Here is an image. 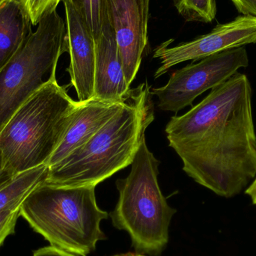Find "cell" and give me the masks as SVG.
I'll list each match as a JSON object with an SVG mask.
<instances>
[{
  "label": "cell",
  "mask_w": 256,
  "mask_h": 256,
  "mask_svg": "<svg viewBox=\"0 0 256 256\" xmlns=\"http://www.w3.org/2000/svg\"><path fill=\"white\" fill-rule=\"evenodd\" d=\"M252 97L249 78L238 72L166 126L184 171L224 198L238 195L256 177Z\"/></svg>",
  "instance_id": "cell-1"
},
{
  "label": "cell",
  "mask_w": 256,
  "mask_h": 256,
  "mask_svg": "<svg viewBox=\"0 0 256 256\" xmlns=\"http://www.w3.org/2000/svg\"><path fill=\"white\" fill-rule=\"evenodd\" d=\"M150 87L131 90L118 112L86 143L52 166L44 182L60 186H96L131 165L154 120Z\"/></svg>",
  "instance_id": "cell-2"
},
{
  "label": "cell",
  "mask_w": 256,
  "mask_h": 256,
  "mask_svg": "<svg viewBox=\"0 0 256 256\" xmlns=\"http://www.w3.org/2000/svg\"><path fill=\"white\" fill-rule=\"evenodd\" d=\"M93 186H60L42 182L20 204L22 216L51 246L88 256L106 236L100 222L108 212L98 206Z\"/></svg>",
  "instance_id": "cell-3"
},
{
  "label": "cell",
  "mask_w": 256,
  "mask_h": 256,
  "mask_svg": "<svg viewBox=\"0 0 256 256\" xmlns=\"http://www.w3.org/2000/svg\"><path fill=\"white\" fill-rule=\"evenodd\" d=\"M56 78L26 100L0 132V150L15 174L46 165L79 106Z\"/></svg>",
  "instance_id": "cell-4"
},
{
  "label": "cell",
  "mask_w": 256,
  "mask_h": 256,
  "mask_svg": "<svg viewBox=\"0 0 256 256\" xmlns=\"http://www.w3.org/2000/svg\"><path fill=\"white\" fill-rule=\"evenodd\" d=\"M158 166L159 161L144 138L130 172L126 178L116 180L120 198L110 214L114 226L129 234L136 250L154 256L160 255L166 246L172 218L177 212L161 192Z\"/></svg>",
  "instance_id": "cell-5"
},
{
  "label": "cell",
  "mask_w": 256,
  "mask_h": 256,
  "mask_svg": "<svg viewBox=\"0 0 256 256\" xmlns=\"http://www.w3.org/2000/svg\"><path fill=\"white\" fill-rule=\"evenodd\" d=\"M66 51V22L56 10L46 15L0 70V132L18 108L56 78Z\"/></svg>",
  "instance_id": "cell-6"
},
{
  "label": "cell",
  "mask_w": 256,
  "mask_h": 256,
  "mask_svg": "<svg viewBox=\"0 0 256 256\" xmlns=\"http://www.w3.org/2000/svg\"><path fill=\"white\" fill-rule=\"evenodd\" d=\"M248 66L249 57L244 46L227 50L176 70L165 86L152 88L150 93L158 97L161 110L177 114Z\"/></svg>",
  "instance_id": "cell-7"
},
{
  "label": "cell",
  "mask_w": 256,
  "mask_h": 256,
  "mask_svg": "<svg viewBox=\"0 0 256 256\" xmlns=\"http://www.w3.org/2000/svg\"><path fill=\"white\" fill-rule=\"evenodd\" d=\"M172 42H164L154 50V58L159 60L161 64L155 72V79L180 63L198 61L227 50L256 43V18L242 15L191 42L170 46Z\"/></svg>",
  "instance_id": "cell-8"
},
{
  "label": "cell",
  "mask_w": 256,
  "mask_h": 256,
  "mask_svg": "<svg viewBox=\"0 0 256 256\" xmlns=\"http://www.w3.org/2000/svg\"><path fill=\"white\" fill-rule=\"evenodd\" d=\"M150 2V0H106L108 19L130 86L138 73L147 46Z\"/></svg>",
  "instance_id": "cell-9"
},
{
  "label": "cell",
  "mask_w": 256,
  "mask_h": 256,
  "mask_svg": "<svg viewBox=\"0 0 256 256\" xmlns=\"http://www.w3.org/2000/svg\"><path fill=\"white\" fill-rule=\"evenodd\" d=\"M66 16V51L70 55L67 69L80 102L94 96L96 40L82 16L69 2L62 0Z\"/></svg>",
  "instance_id": "cell-10"
},
{
  "label": "cell",
  "mask_w": 256,
  "mask_h": 256,
  "mask_svg": "<svg viewBox=\"0 0 256 256\" xmlns=\"http://www.w3.org/2000/svg\"><path fill=\"white\" fill-rule=\"evenodd\" d=\"M126 81L115 33L106 16L100 36L96 40V76L93 98L120 102L131 90Z\"/></svg>",
  "instance_id": "cell-11"
},
{
  "label": "cell",
  "mask_w": 256,
  "mask_h": 256,
  "mask_svg": "<svg viewBox=\"0 0 256 256\" xmlns=\"http://www.w3.org/2000/svg\"><path fill=\"white\" fill-rule=\"evenodd\" d=\"M124 100L111 102L92 98L88 102H80L61 143L46 166L56 165L84 146L118 112Z\"/></svg>",
  "instance_id": "cell-12"
},
{
  "label": "cell",
  "mask_w": 256,
  "mask_h": 256,
  "mask_svg": "<svg viewBox=\"0 0 256 256\" xmlns=\"http://www.w3.org/2000/svg\"><path fill=\"white\" fill-rule=\"evenodd\" d=\"M24 0H0V70L33 32Z\"/></svg>",
  "instance_id": "cell-13"
},
{
  "label": "cell",
  "mask_w": 256,
  "mask_h": 256,
  "mask_svg": "<svg viewBox=\"0 0 256 256\" xmlns=\"http://www.w3.org/2000/svg\"><path fill=\"white\" fill-rule=\"evenodd\" d=\"M48 173V166L42 165L18 174L7 186L0 190V212L22 202L34 188L44 182Z\"/></svg>",
  "instance_id": "cell-14"
},
{
  "label": "cell",
  "mask_w": 256,
  "mask_h": 256,
  "mask_svg": "<svg viewBox=\"0 0 256 256\" xmlns=\"http://www.w3.org/2000/svg\"><path fill=\"white\" fill-rule=\"evenodd\" d=\"M76 12L82 16L97 40L108 16L106 0H68Z\"/></svg>",
  "instance_id": "cell-15"
},
{
  "label": "cell",
  "mask_w": 256,
  "mask_h": 256,
  "mask_svg": "<svg viewBox=\"0 0 256 256\" xmlns=\"http://www.w3.org/2000/svg\"><path fill=\"white\" fill-rule=\"evenodd\" d=\"M179 14L188 22H210L216 16L215 0H173Z\"/></svg>",
  "instance_id": "cell-16"
},
{
  "label": "cell",
  "mask_w": 256,
  "mask_h": 256,
  "mask_svg": "<svg viewBox=\"0 0 256 256\" xmlns=\"http://www.w3.org/2000/svg\"><path fill=\"white\" fill-rule=\"evenodd\" d=\"M62 0H24L26 8L30 15L32 26L39 22L46 15L56 10Z\"/></svg>",
  "instance_id": "cell-17"
},
{
  "label": "cell",
  "mask_w": 256,
  "mask_h": 256,
  "mask_svg": "<svg viewBox=\"0 0 256 256\" xmlns=\"http://www.w3.org/2000/svg\"><path fill=\"white\" fill-rule=\"evenodd\" d=\"M21 203L14 204L0 212V246L8 236L14 232L16 221L20 216Z\"/></svg>",
  "instance_id": "cell-18"
},
{
  "label": "cell",
  "mask_w": 256,
  "mask_h": 256,
  "mask_svg": "<svg viewBox=\"0 0 256 256\" xmlns=\"http://www.w3.org/2000/svg\"><path fill=\"white\" fill-rule=\"evenodd\" d=\"M236 8L243 15L256 18V0H231Z\"/></svg>",
  "instance_id": "cell-19"
},
{
  "label": "cell",
  "mask_w": 256,
  "mask_h": 256,
  "mask_svg": "<svg viewBox=\"0 0 256 256\" xmlns=\"http://www.w3.org/2000/svg\"><path fill=\"white\" fill-rule=\"evenodd\" d=\"M18 174H15L10 168H8L3 158L2 153L0 150V190L7 186L14 180Z\"/></svg>",
  "instance_id": "cell-20"
},
{
  "label": "cell",
  "mask_w": 256,
  "mask_h": 256,
  "mask_svg": "<svg viewBox=\"0 0 256 256\" xmlns=\"http://www.w3.org/2000/svg\"><path fill=\"white\" fill-rule=\"evenodd\" d=\"M32 256H76L66 251L58 249L55 246H50L40 248L33 252Z\"/></svg>",
  "instance_id": "cell-21"
},
{
  "label": "cell",
  "mask_w": 256,
  "mask_h": 256,
  "mask_svg": "<svg viewBox=\"0 0 256 256\" xmlns=\"http://www.w3.org/2000/svg\"><path fill=\"white\" fill-rule=\"evenodd\" d=\"M245 194L251 198L252 204L256 206V177L251 182L250 184L248 186L246 190H245Z\"/></svg>",
  "instance_id": "cell-22"
},
{
  "label": "cell",
  "mask_w": 256,
  "mask_h": 256,
  "mask_svg": "<svg viewBox=\"0 0 256 256\" xmlns=\"http://www.w3.org/2000/svg\"><path fill=\"white\" fill-rule=\"evenodd\" d=\"M112 256H146L142 254H134V252H129V254H120V255H116Z\"/></svg>",
  "instance_id": "cell-23"
}]
</instances>
